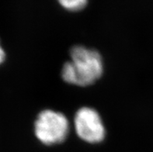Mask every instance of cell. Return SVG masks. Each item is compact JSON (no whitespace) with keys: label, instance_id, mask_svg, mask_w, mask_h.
<instances>
[{"label":"cell","instance_id":"cell-1","mask_svg":"<svg viewBox=\"0 0 153 152\" xmlns=\"http://www.w3.org/2000/svg\"><path fill=\"white\" fill-rule=\"evenodd\" d=\"M70 57L71 61L65 62L62 70V77L66 82L87 86L103 75V59L97 50L76 45L70 50Z\"/></svg>","mask_w":153,"mask_h":152},{"label":"cell","instance_id":"cell-4","mask_svg":"<svg viewBox=\"0 0 153 152\" xmlns=\"http://www.w3.org/2000/svg\"><path fill=\"white\" fill-rule=\"evenodd\" d=\"M59 2L62 7L70 11H79L87 4V1L85 0H61Z\"/></svg>","mask_w":153,"mask_h":152},{"label":"cell","instance_id":"cell-3","mask_svg":"<svg viewBox=\"0 0 153 152\" xmlns=\"http://www.w3.org/2000/svg\"><path fill=\"white\" fill-rule=\"evenodd\" d=\"M76 133L82 140L90 144L103 141L106 130L98 112L93 108L82 107L75 116Z\"/></svg>","mask_w":153,"mask_h":152},{"label":"cell","instance_id":"cell-2","mask_svg":"<svg viewBox=\"0 0 153 152\" xmlns=\"http://www.w3.org/2000/svg\"><path fill=\"white\" fill-rule=\"evenodd\" d=\"M69 132V123L65 116L51 110L41 111L34 123L36 137L42 144L54 145L65 141Z\"/></svg>","mask_w":153,"mask_h":152},{"label":"cell","instance_id":"cell-5","mask_svg":"<svg viewBox=\"0 0 153 152\" xmlns=\"http://www.w3.org/2000/svg\"><path fill=\"white\" fill-rule=\"evenodd\" d=\"M5 59H6V53L0 44V64H2L5 61Z\"/></svg>","mask_w":153,"mask_h":152}]
</instances>
